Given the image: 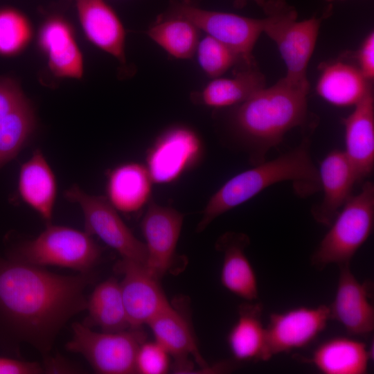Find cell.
Wrapping results in <instances>:
<instances>
[{"instance_id":"obj_28","label":"cell","mask_w":374,"mask_h":374,"mask_svg":"<svg viewBox=\"0 0 374 374\" xmlns=\"http://www.w3.org/2000/svg\"><path fill=\"white\" fill-rule=\"evenodd\" d=\"M88 317L83 324L97 326L104 332H119L130 328L120 283L109 278L98 284L87 300Z\"/></svg>"},{"instance_id":"obj_36","label":"cell","mask_w":374,"mask_h":374,"mask_svg":"<svg viewBox=\"0 0 374 374\" xmlns=\"http://www.w3.org/2000/svg\"><path fill=\"white\" fill-rule=\"evenodd\" d=\"M248 1H253L260 7L263 10L266 8L269 0H235V3L238 7L244 6Z\"/></svg>"},{"instance_id":"obj_12","label":"cell","mask_w":374,"mask_h":374,"mask_svg":"<svg viewBox=\"0 0 374 374\" xmlns=\"http://www.w3.org/2000/svg\"><path fill=\"white\" fill-rule=\"evenodd\" d=\"M116 269L123 275L120 286L130 328L147 325L170 305L159 278L144 265L122 259Z\"/></svg>"},{"instance_id":"obj_23","label":"cell","mask_w":374,"mask_h":374,"mask_svg":"<svg viewBox=\"0 0 374 374\" xmlns=\"http://www.w3.org/2000/svg\"><path fill=\"white\" fill-rule=\"evenodd\" d=\"M21 199L51 224L57 194V182L53 171L39 150L22 164L18 179Z\"/></svg>"},{"instance_id":"obj_18","label":"cell","mask_w":374,"mask_h":374,"mask_svg":"<svg viewBox=\"0 0 374 374\" xmlns=\"http://www.w3.org/2000/svg\"><path fill=\"white\" fill-rule=\"evenodd\" d=\"M342 119L345 128L344 150L350 162L357 182L364 181L374 168V98L372 90Z\"/></svg>"},{"instance_id":"obj_14","label":"cell","mask_w":374,"mask_h":374,"mask_svg":"<svg viewBox=\"0 0 374 374\" xmlns=\"http://www.w3.org/2000/svg\"><path fill=\"white\" fill-rule=\"evenodd\" d=\"M339 269L335 296L328 305L330 319L339 322L350 335H368L374 329V308L369 301L370 284L360 283L350 265Z\"/></svg>"},{"instance_id":"obj_37","label":"cell","mask_w":374,"mask_h":374,"mask_svg":"<svg viewBox=\"0 0 374 374\" xmlns=\"http://www.w3.org/2000/svg\"><path fill=\"white\" fill-rule=\"evenodd\" d=\"M326 1H328V2H332V1H336V0H326ZM342 1V0H341Z\"/></svg>"},{"instance_id":"obj_21","label":"cell","mask_w":374,"mask_h":374,"mask_svg":"<svg viewBox=\"0 0 374 374\" xmlns=\"http://www.w3.org/2000/svg\"><path fill=\"white\" fill-rule=\"evenodd\" d=\"M240 67L231 78H213L192 93V100L212 108L235 107L266 87L265 78L255 63Z\"/></svg>"},{"instance_id":"obj_22","label":"cell","mask_w":374,"mask_h":374,"mask_svg":"<svg viewBox=\"0 0 374 374\" xmlns=\"http://www.w3.org/2000/svg\"><path fill=\"white\" fill-rule=\"evenodd\" d=\"M262 312L261 303L248 301L239 306L238 319L227 337L229 347L237 362L267 361L272 357Z\"/></svg>"},{"instance_id":"obj_26","label":"cell","mask_w":374,"mask_h":374,"mask_svg":"<svg viewBox=\"0 0 374 374\" xmlns=\"http://www.w3.org/2000/svg\"><path fill=\"white\" fill-rule=\"evenodd\" d=\"M371 90L369 81L358 67L341 62L326 65L317 84L323 99L340 107L355 105Z\"/></svg>"},{"instance_id":"obj_34","label":"cell","mask_w":374,"mask_h":374,"mask_svg":"<svg viewBox=\"0 0 374 374\" xmlns=\"http://www.w3.org/2000/svg\"><path fill=\"white\" fill-rule=\"evenodd\" d=\"M357 58L358 69L368 80L374 77V33L371 32L363 41L359 49Z\"/></svg>"},{"instance_id":"obj_5","label":"cell","mask_w":374,"mask_h":374,"mask_svg":"<svg viewBox=\"0 0 374 374\" xmlns=\"http://www.w3.org/2000/svg\"><path fill=\"white\" fill-rule=\"evenodd\" d=\"M100 255L101 248L85 231L48 224L35 238L16 244L8 258L39 267L55 266L88 273Z\"/></svg>"},{"instance_id":"obj_3","label":"cell","mask_w":374,"mask_h":374,"mask_svg":"<svg viewBox=\"0 0 374 374\" xmlns=\"http://www.w3.org/2000/svg\"><path fill=\"white\" fill-rule=\"evenodd\" d=\"M310 146V139L304 138L300 145L291 150L254 165L229 179L208 200L197 231H204L218 216L279 182H292L295 193L301 197L319 191L318 168L311 157Z\"/></svg>"},{"instance_id":"obj_25","label":"cell","mask_w":374,"mask_h":374,"mask_svg":"<svg viewBox=\"0 0 374 374\" xmlns=\"http://www.w3.org/2000/svg\"><path fill=\"white\" fill-rule=\"evenodd\" d=\"M152 182L145 166L136 163L121 164L109 173L107 199L116 211L136 212L147 203Z\"/></svg>"},{"instance_id":"obj_33","label":"cell","mask_w":374,"mask_h":374,"mask_svg":"<svg viewBox=\"0 0 374 374\" xmlns=\"http://www.w3.org/2000/svg\"><path fill=\"white\" fill-rule=\"evenodd\" d=\"M27 100L16 81L8 78H0V120Z\"/></svg>"},{"instance_id":"obj_19","label":"cell","mask_w":374,"mask_h":374,"mask_svg":"<svg viewBox=\"0 0 374 374\" xmlns=\"http://www.w3.org/2000/svg\"><path fill=\"white\" fill-rule=\"evenodd\" d=\"M147 325L155 341L174 359L175 371H190L192 368L190 357L201 367L207 368L188 321L175 308L168 306Z\"/></svg>"},{"instance_id":"obj_31","label":"cell","mask_w":374,"mask_h":374,"mask_svg":"<svg viewBox=\"0 0 374 374\" xmlns=\"http://www.w3.org/2000/svg\"><path fill=\"white\" fill-rule=\"evenodd\" d=\"M195 55L203 72L211 79L221 77L234 66L247 64L233 48L206 35L199 39Z\"/></svg>"},{"instance_id":"obj_15","label":"cell","mask_w":374,"mask_h":374,"mask_svg":"<svg viewBox=\"0 0 374 374\" xmlns=\"http://www.w3.org/2000/svg\"><path fill=\"white\" fill-rule=\"evenodd\" d=\"M318 171L323 198L312 207L311 214L317 222L329 226L353 195L357 179L344 150L329 152L321 162Z\"/></svg>"},{"instance_id":"obj_6","label":"cell","mask_w":374,"mask_h":374,"mask_svg":"<svg viewBox=\"0 0 374 374\" xmlns=\"http://www.w3.org/2000/svg\"><path fill=\"white\" fill-rule=\"evenodd\" d=\"M263 33L278 46L285 64V78L291 83L310 89L307 67L313 53L322 17L297 21L295 9L284 0H269Z\"/></svg>"},{"instance_id":"obj_2","label":"cell","mask_w":374,"mask_h":374,"mask_svg":"<svg viewBox=\"0 0 374 374\" xmlns=\"http://www.w3.org/2000/svg\"><path fill=\"white\" fill-rule=\"evenodd\" d=\"M308 91L284 77L234 107L231 129L253 166L265 161L287 132L305 123Z\"/></svg>"},{"instance_id":"obj_11","label":"cell","mask_w":374,"mask_h":374,"mask_svg":"<svg viewBox=\"0 0 374 374\" xmlns=\"http://www.w3.org/2000/svg\"><path fill=\"white\" fill-rule=\"evenodd\" d=\"M330 320L329 306H300L269 315L266 326L271 356L309 346Z\"/></svg>"},{"instance_id":"obj_30","label":"cell","mask_w":374,"mask_h":374,"mask_svg":"<svg viewBox=\"0 0 374 374\" xmlns=\"http://www.w3.org/2000/svg\"><path fill=\"white\" fill-rule=\"evenodd\" d=\"M33 36L32 24L25 14L12 7L0 8V55H18L28 46Z\"/></svg>"},{"instance_id":"obj_29","label":"cell","mask_w":374,"mask_h":374,"mask_svg":"<svg viewBox=\"0 0 374 374\" xmlns=\"http://www.w3.org/2000/svg\"><path fill=\"white\" fill-rule=\"evenodd\" d=\"M35 121L28 100L0 120V168L24 146L35 130Z\"/></svg>"},{"instance_id":"obj_24","label":"cell","mask_w":374,"mask_h":374,"mask_svg":"<svg viewBox=\"0 0 374 374\" xmlns=\"http://www.w3.org/2000/svg\"><path fill=\"white\" fill-rule=\"evenodd\" d=\"M371 359L364 342L336 337L321 343L312 357L304 360L324 374H365Z\"/></svg>"},{"instance_id":"obj_20","label":"cell","mask_w":374,"mask_h":374,"mask_svg":"<svg viewBox=\"0 0 374 374\" xmlns=\"http://www.w3.org/2000/svg\"><path fill=\"white\" fill-rule=\"evenodd\" d=\"M249 238L244 233L226 232L216 243L217 249L223 253L220 281L224 288L247 301L258 298L256 272L248 259L245 249Z\"/></svg>"},{"instance_id":"obj_9","label":"cell","mask_w":374,"mask_h":374,"mask_svg":"<svg viewBox=\"0 0 374 374\" xmlns=\"http://www.w3.org/2000/svg\"><path fill=\"white\" fill-rule=\"evenodd\" d=\"M168 13L193 23L202 32L226 44L237 52L245 64L254 63L252 51L261 33L265 19L199 8L187 0H171Z\"/></svg>"},{"instance_id":"obj_4","label":"cell","mask_w":374,"mask_h":374,"mask_svg":"<svg viewBox=\"0 0 374 374\" xmlns=\"http://www.w3.org/2000/svg\"><path fill=\"white\" fill-rule=\"evenodd\" d=\"M374 224V185L364 181L360 191L352 195L328 226L310 259L323 270L330 264L350 265L358 249L371 235Z\"/></svg>"},{"instance_id":"obj_35","label":"cell","mask_w":374,"mask_h":374,"mask_svg":"<svg viewBox=\"0 0 374 374\" xmlns=\"http://www.w3.org/2000/svg\"><path fill=\"white\" fill-rule=\"evenodd\" d=\"M42 373H44L43 366L37 362L0 357V374H38Z\"/></svg>"},{"instance_id":"obj_10","label":"cell","mask_w":374,"mask_h":374,"mask_svg":"<svg viewBox=\"0 0 374 374\" xmlns=\"http://www.w3.org/2000/svg\"><path fill=\"white\" fill-rule=\"evenodd\" d=\"M202 150L195 131L174 125L163 132L148 150L145 168L152 182L170 183L198 161Z\"/></svg>"},{"instance_id":"obj_27","label":"cell","mask_w":374,"mask_h":374,"mask_svg":"<svg viewBox=\"0 0 374 374\" xmlns=\"http://www.w3.org/2000/svg\"><path fill=\"white\" fill-rule=\"evenodd\" d=\"M146 33L170 57L188 60L195 54L201 31L188 19L168 12L159 16Z\"/></svg>"},{"instance_id":"obj_17","label":"cell","mask_w":374,"mask_h":374,"mask_svg":"<svg viewBox=\"0 0 374 374\" xmlns=\"http://www.w3.org/2000/svg\"><path fill=\"white\" fill-rule=\"evenodd\" d=\"M75 3L87 39L125 64V29L116 11L105 0H75Z\"/></svg>"},{"instance_id":"obj_1","label":"cell","mask_w":374,"mask_h":374,"mask_svg":"<svg viewBox=\"0 0 374 374\" xmlns=\"http://www.w3.org/2000/svg\"><path fill=\"white\" fill-rule=\"evenodd\" d=\"M93 278L91 272L63 276L0 257V319L17 341L45 357L66 323L86 310L84 292Z\"/></svg>"},{"instance_id":"obj_7","label":"cell","mask_w":374,"mask_h":374,"mask_svg":"<svg viewBox=\"0 0 374 374\" xmlns=\"http://www.w3.org/2000/svg\"><path fill=\"white\" fill-rule=\"evenodd\" d=\"M67 350L79 353L95 372L101 374L136 373V357L146 340L140 328L119 332H96L83 323H73Z\"/></svg>"},{"instance_id":"obj_13","label":"cell","mask_w":374,"mask_h":374,"mask_svg":"<svg viewBox=\"0 0 374 374\" xmlns=\"http://www.w3.org/2000/svg\"><path fill=\"white\" fill-rule=\"evenodd\" d=\"M183 223V215L171 207L151 202L141 228L147 249L146 269L159 278L170 271Z\"/></svg>"},{"instance_id":"obj_16","label":"cell","mask_w":374,"mask_h":374,"mask_svg":"<svg viewBox=\"0 0 374 374\" xmlns=\"http://www.w3.org/2000/svg\"><path fill=\"white\" fill-rule=\"evenodd\" d=\"M38 44L52 73L62 78L80 79L84 60L74 30L63 17L52 15L41 26Z\"/></svg>"},{"instance_id":"obj_8","label":"cell","mask_w":374,"mask_h":374,"mask_svg":"<svg viewBox=\"0 0 374 374\" xmlns=\"http://www.w3.org/2000/svg\"><path fill=\"white\" fill-rule=\"evenodd\" d=\"M64 196L71 202L80 206L87 233L98 236L116 250L122 259L145 267V244L134 236L107 199L89 195L77 185L66 190Z\"/></svg>"},{"instance_id":"obj_32","label":"cell","mask_w":374,"mask_h":374,"mask_svg":"<svg viewBox=\"0 0 374 374\" xmlns=\"http://www.w3.org/2000/svg\"><path fill=\"white\" fill-rule=\"evenodd\" d=\"M170 366L169 355L155 341L141 345L136 357V372L141 374L166 373Z\"/></svg>"}]
</instances>
